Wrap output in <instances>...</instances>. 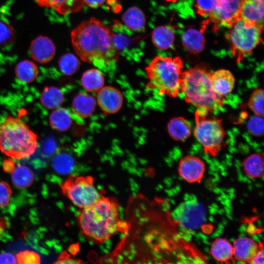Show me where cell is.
<instances>
[{"mask_svg":"<svg viewBox=\"0 0 264 264\" xmlns=\"http://www.w3.org/2000/svg\"><path fill=\"white\" fill-rule=\"evenodd\" d=\"M73 47L83 61L103 71L115 67L119 52L108 26L95 18L82 22L71 32Z\"/></svg>","mask_w":264,"mask_h":264,"instance_id":"obj_1","label":"cell"},{"mask_svg":"<svg viewBox=\"0 0 264 264\" xmlns=\"http://www.w3.org/2000/svg\"><path fill=\"white\" fill-rule=\"evenodd\" d=\"M81 210L77 218L80 231L94 243H104L121 227L119 206L113 198L102 195L92 205Z\"/></svg>","mask_w":264,"mask_h":264,"instance_id":"obj_2","label":"cell"},{"mask_svg":"<svg viewBox=\"0 0 264 264\" xmlns=\"http://www.w3.org/2000/svg\"><path fill=\"white\" fill-rule=\"evenodd\" d=\"M212 72L204 64H199L181 74V91L185 101L198 109L212 112L223 106L222 97L214 91L211 82Z\"/></svg>","mask_w":264,"mask_h":264,"instance_id":"obj_3","label":"cell"},{"mask_svg":"<svg viewBox=\"0 0 264 264\" xmlns=\"http://www.w3.org/2000/svg\"><path fill=\"white\" fill-rule=\"evenodd\" d=\"M38 147V136L18 117L7 116L0 124V151L8 157H28Z\"/></svg>","mask_w":264,"mask_h":264,"instance_id":"obj_4","label":"cell"},{"mask_svg":"<svg viewBox=\"0 0 264 264\" xmlns=\"http://www.w3.org/2000/svg\"><path fill=\"white\" fill-rule=\"evenodd\" d=\"M183 68V61L179 57L156 56L145 68L149 80L147 88L176 98L181 91Z\"/></svg>","mask_w":264,"mask_h":264,"instance_id":"obj_5","label":"cell"},{"mask_svg":"<svg viewBox=\"0 0 264 264\" xmlns=\"http://www.w3.org/2000/svg\"><path fill=\"white\" fill-rule=\"evenodd\" d=\"M209 113L200 109L195 111L194 134L203 147L204 152L215 157L222 147L226 133L222 119L209 116Z\"/></svg>","mask_w":264,"mask_h":264,"instance_id":"obj_6","label":"cell"},{"mask_svg":"<svg viewBox=\"0 0 264 264\" xmlns=\"http://www.w3.org/2000/svg\"><path fill=\"white\" fill-rule=\"evenodd\" d=\"M263 28L241 18L229 28L226 38L229 42L232 55L238 63L251 54L262 41L261 35Z\"/></svg>","mask_w":264,"mask_h":264,"instance_id":"obj_7","label":"cell"},{"mask_svg":"<svg viewBox=\"0 0 264 264\" xmlns=\"http://www.w3.org/2000/svg\"><path fill=\"white\" fill-rule=\"evenodd\" d=\"M62 193L80 209L96 202L102 195L89 176H71L61 183Z\"/></svg>","mask_w":264,"mask_h":264,"instance_id":"obj_8","label":"cell"},{"mask_svg":"<svg viewBox=\"0 0 264 264\" xmlns=\"http://www.w3.org/2000/svg\"><path fill=\"white\" fill-rule=\"evenodd\" d=\"M173 217L183 229L194 231L206 221V211L204 206L194 198L180 203L174 209Z\"/></svg>","mask_w":264,"mask_h":264,"instance_id":"obj_9","label":"cell"},{"mask_svg":"<svg viewBox=\"0 0 264 264\" xmlns=\"http://www.w3.org/2000/svg\"><path fill=\"white\" fill-rule=\"evenodd\" d=\"M241 5L242 0H215L209 20L216 24L230 28L240 18Z\"/></svg>","mask_w":264,"mask_h":264,"instance_id":"obj_10","label":"cell"},{"mask_svg":"<svg viewBox=\"0 0 264 264\" xmlns=\"http://www.w3.org/2000/svg\"><path fill=\"white\" fill-rule=\"evenodd\" d=\"M179 176L189 183H199L205 171L204 161L195 155H186L182 158L178 165Z\"/></svg>","mask_w":264,"mask_h":264,"instance_id":"obj_11","label":"cell"},{"mask_svg":"<svg viewBox=\"0 0 264 264\" xmlns=\"http://www.w3.org/2000/svg\"><path fill=\"white\" fill-rule=\"evenodd\" d=\"M97 102L105 112L113 114L121 108L123 98L121 92L111 86L103 87L98 91Z\"/></svg>","mask_w":264,"mask_h":264,"instance_id":"obj_12","label":"cell"},{"mask_svg":"<svg viewBox=\"0 0 264 264\" xmlns=\"http://www.w3.org/2000/svg\"><path fill=\"white\" fill-rule=\"evenodd\" d=\"M56 52V47L53 41L45 36H39L31 43L30 53L35 61L46 64L54 57Z\"/></svg>","mask_w":264,"mask_h":264,"instance_id":"obj_13","label":"cell"},{"mask_svg":"<svg viewBox=\"0 0 264 264\" xmlns=\"http://www.w3.org/2000/svg\"><path fill=\"white\" fill-rule=\"evenodd\" d=\"M262 244L249 237H238L235 240L232 244L235 260L242 263L249 264Z\"/></svg>","mask_w":264,"mask_h":264,"instance_id":"obj_14","label":"cell"},{"mask_svg":"<svg viewBox=\"0 0 264 264\" xmlns=\"http://www.w3.org/2000/svg\"><path fill=\"white\" fill-rule=\"evenodd\" d=\"M113 42L116 49L120 52L127 51L133 48L136 38L132 35V31L125 25L115 21L110 28Z\"/></svg>","mask_w":264,"mask_h":264,"instance_id":"obj_15","label":"cell"},{"mask_svg":"<svg viewBox=\"0 0 264 264\" xmlns=\"http://www.w3.org/2000/svg\"><path fill=\"white\" fill-rule=\"evenodd\" d=\"M240 18L264 27V0H242Z\"/></svg>","mask_w":264,"mask_h":264,"instance_id":"obj_16","label":"cell"},{"mask_svg":"<svg viewBox=\"0 0 264 264\" xmlns=\"http://www.w3.org/2000/svg\"><path fill=\"white\" fill-rule=\"evenodd\" d=\"M210 254L215 260L222 264L234 263L236 261L232 244L223 238H217L213 241Z\"/></svg>","mask_w":264,"mask_h":264,"instance_id":"obj_17","label":"cell"},{"mask_svg":"<svg viewBox=\"0 0 264 264\" xmlns=\"http://www.w3.org/2000/svg\"><path fill=\"white\" fill-rule=\"evenodd\" d=\"M211 82L215 92L223 97L233 90L235 79L231 71L221 69L212 73Z\"/></svg>","mask_w":264,"mask_h":264,"instance_id":"obj_18","label":"cell"},{"mask_svg":"<svg viewBox=\"0 0 264 264\" xmlns=\"http://www.w3.org/2000/svg\"><path fill=\"white\" fill-rule=\"evenodd\" d=\"M41 7L52 8L59 14L66 15L79 11L84 5V0H36Z\"/></svg>","mask_w":264,"mask_h":264,"instance_id":"obj_19","label":"cell"},{"mask_svg":"<svg viewBox=\"0 0 264 264\" xmlns=\"http://www.w3.org/2000/svg\"><path fill=\"white\" fill-rule=\"evenodd\" d=\"M96 105L94 98L86 93L81 92L73 99L72 109L76 116L81 118H86L92 114Z\"/></svg>","mask_w":264,"mask_h":264,"instance_id":"obj_20","label":"cell"},{"mask_svg":"<svg viewBox=\"0 0 264 264\" xmlns=\"http://www.w3.org/2000/svg\"><path fill=\"white\" fill-rule=\"evenodd\" d=\"M182 43L185 49L188 52L198 54L204 49L205 39L201 31L190 28L183 34Z\"/></svg>","mask_w":264,"mask_h":264,"instance_id":"obj_21","label":"cell"},{"mask_svg":"<svg viewBox=\"0 0 264 264\" xmlns=\"http://www.w3.org/2000/svg\"><path fill=\"white\" fill-rule=\"evenodd\" d=\"M245 175L251 179L261 178L264 175V154L254 153L246 157L242 162Z\"/></svg>","mask_w":264,"mask_h":264,"instance_id":"obj_22","label":"cell"},{"mask_svg":"<svg viewBox=\"0 0 264 264\" xmlns=\"http://www.w3.org/2000/svg\"><path fill=\"white\" fill-rule=\"evenodd\" d=\"M167 131L171 137L176 141H183L191 134L190 123L182 117L171 119L167 125Z\"/></svg>","mask_w":264,"mask_h":264,"instance_id":"obj_23","label":"cell"},{"mask_svg":"<svg viewBox=\"0 0 264 264\" xmlns=\"http://www.w3.org/2000/svg\"><path fill=\"white\" fill-rule=\"evenodd\" d=\"M122 19L125 25L131 30L135 32L144 31L145 16L139 8L135 6L130 7L124 13Z\"/></svg>","mask_w":264,"mask_h":264,"instance_id":"obj_24","label":"cell"},{"mask_svg":"<svg viewBox=\"0 0 264 264\" xmlns=\"http://www.w3.org/2000/svg\"><path fill=\"white\" fill-rule=\"evenodd\" d=\"M64 100V96L61 90L53 86L45 87L40 97L42 105L45 108L50 110L60 107Z\"/></svg>","mask_w":264,"mask_h":264,"instance_id":"obj_25","label":"cell"},{"mask_svg":"<svg viewBox=\"0 0 264 264\" xmlns=\"http://www.w3.org/2000/svg\"><path fill=\"white\" fill-rule=\"evenodd\" d=\"M152 40L154 45L160 50H167L174 44L175 35L170 28L160 26L152 32Z\"/></svg>","mask_w":264,"mask_h":264,"instance_id":"obj_26","label":"cell"},{"mask_svg":"<svg viewBox=\"0 0 264 264\" xmlns=\"http://www.w3.org/2000/svg\"><path fill=\"white\" fill-rule=\"evenodd\" d=\"M72 117L69 111L63 108H58L51 113L49 122L54 130L64 132L67 131L72 124Z\"/></svg>","mask_w":264,"mask_h":264,"instance_id":"obj_27","label":"cell"},{"mask_svg":"<svg viewBox=\"0 0 264 264\" xmlns=\"http://www.w3.org/2000/svg\"><path fill=\"white\" fill-rule=\"evenodd\" d=\"M81 82L87 91L96 92L103 87L105 80L100 70L93 68L88 70L83 74Z\"/></svg>","mask_w":264,"mask_h":264,"instance_id":"obj_28","label":"cell"},{"mask_svg":"<svg viewBox=\"0 0 264 264\" xmlns=\"http://www.w3.org/2000/svg\"><path fill=\"white\" fill-rule=\"evenodd\" d=\"M15 71L16 76L19 80L24 83H29L37 78L39 69L33 62L24 60L17 64Z\"/></svg>","mask_w":264,"mask_h":264,"instance_id":"obj_29","label":"cell"},{"mask_svg":"<svg viewBox=\"0 0 264 264\" xmlns=\"http://www.w3.org/2000/svg\"><path fill=\"white\" fill-rule=\"evenodd\" d=\"M12 181L14 185L20 189L30 186L34 180L32 170L27 166L18 165L12 173Z\"/></svg>","mask_w":264,"mask_h":264,"instance_id":"obj_30","label":"cell"},{"mask_svg":"<svg viewBox=\"0 0 264 264\" xmlns=\"http://www.w3.org/2000/svg\"><path fill=\"white\" fill-rule=\"evenodd\" d=\"M51 164L53 169L57 173L66 174L72 171L74 166V161L69 154L59 152L53 156Z\"/></svg>","mask_w":264,"mask_h":264,"instance_id":"obj_31","label":"cell"},{"mask_svg":"<svg viewBox=\"0 0 264 264\" xmlns=\"http://www.w3.org/2000/svg\"><path fill=\"white\" fill-rule=\"evenodd\" d=\"M58 66L62 73L69 76L78 70L80 62L74 54L67 53L60 57L58 61Z\"/></svg>","mask_w":264,"mask_h":264,"instance_id":"obj_32","label":"cell"},{"mask_svg":"<svg viewBox=\"0 0 264 264\" xmlns=\"http://www.w3.org/2000/svg\"><path fill=\"white\" fill-rule=\"evenodd\" d=\"M264 91L262 88L255 89L249 98L248 106L255 115L264 116Z\"/></svg>","mask_w":264,"mask_h":264,"instance_id":"obj_33","label":"cell"},{"mask_svg":"<svg viewBox=\"0 0 264 264\" xmlns=\"http://www.w3.org/2000/svg\"><path fill=\"white\" fill-rule=\"evenodd\" d=\"M16 36L14 28L8 22L0 20V45L11 44L15 41Z\"/></svg>","mask_w":264,"mask_h":264,"instance_id":"obj_34","label":"cell"},{"mask_svg":"<svg viewBox=\"0 0 264 264\" xmlns=\"http://www.w3.org/2000/svg\"><path fill=\"white\" fill-rule=\"evenodd\" d=\"M264 121L262 116L255 115L252 116L247 123L248 132L255 136L260 137L264 135Z\"/></svg>","mask_w":264,"mask_h":264,"instance_id":"obj_35","label":"cell"},{"mask_svg":"<svg viewBox=\"0 0 264 264\" xmlns=\"http://www.w3.org/2000/svg\"><path fill=\"white\" fill-rule=\"evenodd\" d=\"M17 263L22 264H39L41 263L40 255L35 251L26 250L21 251L16 256Z\"/></svg>","mask_w":264,"mask_h":264,"instance_id":"obj_36","label":"cell"},{"mask_svg":"<svg viewBox=\"0 0 264 264\" xmlns=\"http://www.w3.org/2000/svg\"><path fill=\"white\" fill-rule=\"evenodd\" d=\"M215 0H196V7L201 16H209L213 10Z\"/></svg>","mask_w":264,"mask_h":264,"instance_id":"obj_37","label":"cell"},{"mask_svg":"<svg viewBox=\"0 0 264 264\" xmlns=\"http://www.w3.org/2000/svg\"><path fill=\"white\" fill-rule=\"evenodd\" d=\"M12 193L9 185L4 181H0V207L8 204Z\"/></svg>","mask_w":264,"mask_h":264,"instance_id":"obj_38","label":"cell"},{"mask_svg":"<svg viewBox=\"0 0 264 264\" xmlns=\"http://www.w3.org/2000/svg\"><path fill=\"white\" fill-rule=\"evenodd\" d=\"M0 264H17L16 258L12 254L8 252L0 253Z\"/></svg>","mask_w":264,"mask_h":264,"instance_id":"obj_39","label":"cell"},{"mask_svg":"<svg viewBox=\"0 0 264 264\" xmlns=\"http://www.w3.org/2000/svg\"><path fill=\"white\" fill-rule=\"evenodd\" d=\"M264 247L263 244L249 262L250 264H264Z\"/></svg>","mask_w":264,"mask_h":264,"instance_id":"obj_40","label":"cell"},{"mask_svg":"<svg viewBox=\"0 0 264 264\" xmlns=\"http://www.w3.org/2000/svg\"><path fill=\"white\" fill-rule=\"evenodd\" d=\"M2 168L4 172L12 173L15 168L14 162L11 158L4 159L2 163Z\"/></svg>","mask_w":264,"mask_h":264,"instance_id":"obj_41","label":"cell"},{"mask_svg":"<svg viewBox=\"0 0 264 264\" xmlns=\"http://www.w3.org/2000/svg\"><path fill=\"white\" fill-rule=\"evenodd\" d=\"M84 2L92 8H97L102 5L106 0H84Z\"/></svg>","mask_w":264,"mask_h":264,"instance_id":"obj_42","label":"cell"},{"mask_svg":"<svg viewBox=\"0 0 264 264\" xmlns=\"http://www.w3.org/2000/svg\"><path fill=\"white\" fill-rule=\"evenodd\" d=\"M8 228V223L5 218L0 217V235Z\"/></svg>","mask_w":264,"mask_h":264,"instance_id":"obj_43","label":"cell"}]
</instances>
